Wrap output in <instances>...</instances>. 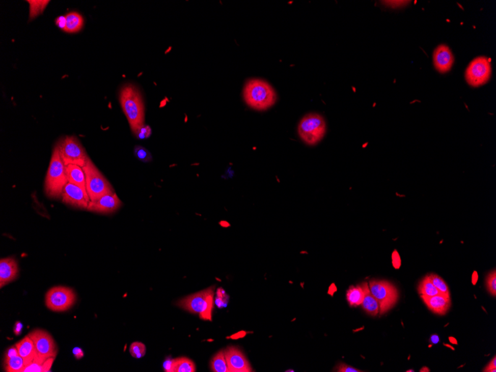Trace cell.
Returning a JSON list of instances; mask_svg holds the SVG:
<instances>
[{
    "label": "cell",
    "instance_id": "15",
    "mask_svg": "<svg viewBox=\"0 0 496 372\" xmlns=\"http://www.w3.org/2000/svg\"><path fill=\"white\" fill-rule=\"evenodd\" d=\"M455 58L451 49L446 45H440L435 48L433 54L434 67L437 72L444 74L451 70Z\"/></svg>",
    "mask_w": 496,
    "mask_h": 372
},
{
    "label": "cell",
    "instance_id": "13",
    "mask_svg": "<svg viewBox=\"0 0 496 372\" xmlns=\"http://www.w3.org/2000/svg\"><path fill=\"white\" fill-rule=\"evenodd\" d=\"M122 205V202L116 192H113L103 195L96 202H89L87 210L100 214H111L119 209Z\"/></svg>",
    "mask_w": 496,
    "mask_h": 372
},
{
    "label": "cell",
    "instance_id": "20",
    "mask_svg": "<svg viewBox=\"0 0 496 372\" xmlns=\"http://www.w3.org/2000/svg\"><path fill=\"white\" fill-rule=\"evenodd\" d=\"M66 173L68 182L78 186L87 193L86 175L81 166L74 164L68 165L66 166Z\"/></svg>",
    "mask_w": 496,
    "mask_h": 372
},
{
    "label": "cell",
    "instance_id": "38",
    "mask_svg": "<svg viewBox=\"0 0 496 372\" xmlns=\"http://www.w3.org/2000/svg\"><path fill=\"white\" fill-rule=\"evenodd\" d=\"M55 22H56V25H58V27H61V28H62L63 30H64L66 24V17L61 16V17H59L58 18H57Z\"/></svg>",
    "mask_w": 496,
    "mask_h": 372
},
{
    "label": "cell",
    "instance_id": "30",
    "mask_svg": "<svg viewBox=\"0 0 496 372\" xmlns=\"http://www.w3.org/2000/svg\"><path fill=\"white\" fill-rule=\"evenodd\" d=\"M429 276H430L431 280H432L434 285L435 286L436 289L447 297H450L448 286L447 285L444 279L436 274H431Z\"/></svg>",
    "mask_w": 496,
    "mask_h": 372
},
{
    "label": "cell",
    "instance_id": "2",
    "mask_svg": "<svg viewBox=\"0 0 496 372\" xmlns=\"http://www.w3.org/2000/svg\"><path fill=\"white\" fill-rule=\"evenodd\" d=\"M243 98L251 109L265 111L275 104L277 95L273 87L265 80L251 79L243 89Z\"/></svg>",
    "mask_w": 496,
    "mask_h": 372
},
{
    "label": "cell",
    "instance_id": "27",
    "mask_svg": "<svg viewBox=\"0 0 496 372\" xmlns=\"http://www.w3.org/2000/svg\"><path fill=\"white\" fill-rule=\"evenodd\" d=\"M210 368L214 372H230L225 359V352L221 351L214 356L210 363Z\"/></svg>",
    "mask_w": 496,
    "mask_h": 372
},
{
    "label": "cell",
    "instance_id": "9",
    "mask_svg": "<svg viewBox=\"0 0 496 372\" xmlns=\"http://www.w3.org/2000/svg\"><path fill=\"white\" fill-rule=\"evenodd\" d=\"M76 302L75 293L71 289L58 286L50 289L45 295L47 308L55 312L66 311Z\"/></svg>",
    "mask_w": 496,
    "mask_h": 372
},
{
    "label": "cell",
    "instance_id": "19",
    "mask_svg": "<svg viewBox=\"0 0 496 372\" xmlns=\"http://www.w3.org/2000/svg\"><path fill=\"white\" fill-rule=\"evenodd\" d=\"M165 371L168 372H195V363L186 357L173 359L164 363Z\"/></svg>",
    "mask_w": 496,
    "mask_h": 372
},
{
    "label": "cell",
    "instance_id": "10",
    "mask_svg": "<svg viewBox=\"0 0 496 372\" xmlns=\"http://www.w3.org/2000/svg\"><path fill=\"white\" fill-rule=\"evenodd\" d=\"M492 75L490 59L486 56H479L473 60L467 66L465 77L466 82L473 87H479L489 81Z\"/></svg>",
    "mask_w": 496,
    "mask_h": 372
},
{
    "label": "cell",
    "instance_id": "11",
    "mask_svg": "<svg viewBox=\"0 0 496 372\" xmlns=\"http://www.w3.org/2000/svg\"><path fill=\"white\" fill-rule=\"evenodd\" d=\"M35 344L37 357L43 360L55 358L58 349L56 344L48 332L43 330L37 329L27 334Z\"/></svg>",
    "mask_w": 496,
    "mask_h": 372
},
{
    "label": "cell",
    "instance_id": "28",
    "mask_svg": "<svg viewBox=\"0 0 496 372\" xmlns=\"http://www.w3.org/2000/svg\"><path fill=\"white\" fill-rule=\"evenodd\" d=\"M30 5V19L37 17L43 13L49 1H27Z\"/></svg>",
    "mask_w": 496,
    "mask_h": 372
},
{
    "label": "cell",
    "instance_id": "24",
    "mask_svg": "<svg viewBox=\"0 0 496 372\" xmlns=\"http://www.w3.org/2000/svg\"><path fill=\"white\" fill-rule=\"evenodd\" d=\"M364 290L362 285L351 287L347 291V300L351 306H358L364 299Z\"/></svg>",
    "mask_w": 496,
    "mask_h": 372
},
{
    "label": "cell",
    "instance_id": "34",
    "mask_svg": "<svg viewBox=\"0 0 496 372\" xmlns=\"http://www.w3.org/2000/svg\"><path fill=\"white\" fill-rule=\"evenodd\" d=\"M337 371L340 372H360L362 371H360V370L356 369V368H353V367L349 366V365H347L346 364H340L339 365L338 369Z\"/></svg>",
    "mask_w": 496,
    "mask_h": 372
},
{
    "label": "cell",
    "instance_id": "7",
    "mask_svg": "<svg viewBox=\"0 0 496 372\" xmlns=\"http://www.w3.org/2000/svg\"><path fill=\"white\" fill-rule=\"evenodd\" d=\"M57 147L59 150L61 159L66 166L74 164L82 168L85 166L89 156L77 137H65Z\"/></svg>",
    "mask_w": 496,
    "mask_h": 372
},
{
    "label": "cell",
    "instance_id": "43",
    "mask_svg": "<svg viewBox=\"0 0 496 372\" xmlns=\"http://www.w3.org/2000/svg\"><path fill=\"white\" fill-rule=\"evenodd\" d=\"M450 340H451V342H452V344H457L456 339H454L453 337H450Z\"/></svg>",
    "mask_w": 496,
    "mask_h": 372
},
{
    "label": "cell",
    "instance_id": "3",
    "mask_svg": "<svg viewBox=\"0 0 496 372\" xmlns=\"http://www.w3.org/2000/svg\"><path fill=\"white\" fill-rule=\"evenodd\" d=\"M66 165L60 155L58 147H55L51 155L49 166L45 181V192L50 198H61L63 189L68 184Z\"/></svg>",
    "mask_w": 496,
    "mask_h": 372
},
{
    "label": "cell",
    "instance_id": "16",
    "mask_svg": "<svg viewBox=\"0 0 496 372\" xmlns=\"http://www.w3.org/2000/svg\"><path fill=\"white\" fill-rule=\"evenodd\" d=\"M18 275V265L14 258L2 259L0 260V288L14 281Z\"/></svg>",
    "mask_w": 496,
    "mask_h": 372
},
{
    "label": "cell",
    "instance_id": "17",
    "mask_svg": "<svg viewBox=\"0 0 496 372\" xmlns=\"http://www.w3.org/2000/svg\"><path fill=\"white\" fill-rule=\"evenodd\" d=\"M423 300L428 308L430 309L434 313L439 315H444L447 313V310L450 308L451 302H450V297H447L444 294H438V295L433 296V297H425L421 296Z\"/></svg>",
    "mask_w": 496,
    "mask_h": 372
},
{
    "label": "cell",
    "instance_id": "40",
    "mask_svg": "<svg viewBox=\"0 0 496 372\" xmlns=\"http://www.w3.org/2000/svg\"><path fill=\"white\" fill-rule=\"evenodd\" d=\"M73 354H74V357H75L76 359H77V360H80V358H82V357H84V352H82V349L78 347L74 348V349H73Z\"/></svg>",
    "mask_w": 496,
    "mask_h": 372
},
{
    "label": "cell",
    "instance_id": "8",
    "mask_svg": "<svg viewBox=\"0 0 496 372\" xmlns=\"http://www.w3.org/2000/svg\"><path fill=\"white\" fill-rule=\"evenodd\" d=\"M369 290L379 304L380 314L393 308L398 300V291L395 286L387 281L372 280L369 282Z\"/></svg>",
    "mask_w": 496,
    "mask_h": 372
},
{
    "label": "cell",
    "instance_id": "14",
    "mask_svg": "<svg viewBox=\"0 0 496 372\" xmlns=\"http://www.w3.org/2000/svg\"><path fill=\"white\" fill-rule=\"evenodd\" d=\"M225 356L230 372L253 371L247 358L237 348H228L225 351Z\"/></svg>",
    "mask_w": 496,
    "mask_h": 372
},
{
    "label": "cell",
    "instance_id": "22",
    "mask_svg": "<svg viewBox=\"0 0 496 372\" xmlns=\"http://www.w3.org/2000/svg\"><path fill=\"white\" fill-rule=\"evenodd\" d=\"M66 24L64 32L67 33H76L80 32L84 25V18L77 12L69 13L66 16Z\"/></svg>",
    "mask_w": 496,
    "mask_h": 372
},
{
    "label": "cell",
    "instance_id": "35",
    "mask_svg": "<svg viewBox=\"0 0 496 372\" xmlns=\"http://www.w3.org/2000/svg\"><path fill=\"white\" fill-rule=\"evenodd\" d=\"M392 263H393L394 267H395L396 269H398L401 265V261H400V255H399L398 251L395 250L393 254H392Z\"/></svg>",
    "mask_w": 496,
    "mask_h": 372
},
{
    "label": "cell",
    "instance_id": "41",
    "mask_svg": "<svg viewBox=\"0 0 496 372\" xmlns=\"http://www.w3.org/2000/svg\"><path fill=\"white\" fill-rule=\"evenodd\" d=\"M430 342L432 344H437V342H439V336L436 335V334H434V335L431 336Z\"/></svg>",
    "mask_w": 496,
    "mask_h": 372
},
{
    "label": "cell",
    "instance_id": "23",
    "mask_svg": "<svg viewBox=\"0 0 496 372\" xmlns=\"http://www.w3.org/2000/svg\"><path fill=\"white\" fill-rule=\"evenodd\" d=\"M55 358H49L43 360L37 357L32 363H29L24 368L22 372H48L50 371Z\"/></svg>",
    "mask_w": 496,
    "mask_h": 372
},
{
    "label": "cell",
    "instance_id": "37",
    "mask_svg": "<svg viewBox=\"0 0 496 372\" xmlns=\"http://www.w3.org/2000/svg\"><path fill=\"white\" fill-rule=\"evenodd\" d=\"M17 355H19L17 348L16 347V346H13V347L10 348L9 350L7 351V352H6V358H9V357H12Z\"/></svg>",
    "mask_w": 496,
    "mask_h": 372
},
{
    "label": "cell",
    "instance_id": "26",
    "mask_svg": "<svg viewBox=\"0 0 496 372\" xmlns=\"http://www.w3.org/2000/svg\"><path fill=\"white\" fill-rule=\"evenodd\" d=\"M418 291L421 296H425V297H433V296L438 295V294H443L436 289L435 286L434 285L433 283L431 280L430 276H427L424 278V280L420 284Z\"/></svg>",
    "mask_w": 496,
    "mask_h": 372
},
{
    "label": "cell",
    "instance_id": "5",
    "mask_svg": "<svg viewBox=\"0 0 496 372\" xmlns=\"http://www.w3.org/2000/svg\"><path fill=\"white\" fill-rule=\"evenodd\" d=\"M82 169L86 175L87 194L90 202H96L103 195L115 192L113 186L100 172L89 157Z\"/></svg>",
    "mask_w": 496,
    "mask_h": 372
},
{
    "label": "cell",
    "instance_id": "32",
    "mask_svg": "<svg viewBox=\"0 0 496 372\" xmlns=\"http://www.w3.org/2000/svg\"><path fill=\"white\" fill-rule=\"evenodd\" d=\"M487 290L495 297L496 294V273L495 271L489 273L487 279Z\"/></svg>",
    "mask_w": 496,
    "mask_h": 372
},
{
    "label": "cell",
    "instance_id": "18",
    "mask_svg": "<svg viewBox=\"0 0 496 372\" xmlns=\"http://www.w3.org/2000/svg\"><path fill=\"white\" fill-rule=\"evenodd\" d=\"M15 346L17 348L19 355L24 359L26 365L33 362L38 357H37L35 344L29 335L21 339Z\"/></svg>",
    "mask_w": 496,
    "mask_h": 372
},
{
    "label": "cell",
    "instance_id": "25",
    "mask_svg": "<svg viewBox=\"0 0 496 372\" xmlns=\"http://www.w3.org/2000/svg\"><path fill=\"white\" fill-rule=\"evenodd\" d=\"M5 369L7 372H22L26 366L25 360L19 355L6 358Z\"/></svg>",
    "mask_w": 496,
    "mask_h": 372
},
{
    "label": "cell",
    "instance_id": "42",
    "mask_svg": "<svg viewBox=\"0 0 496 372\" xmlns=\"http://www.w3.org/2000/svg\"><path fill=\"white\" fill-rule=\"evenodd\" d=\"M478 280V274L477 273L474 272L473 275V284H476V281Z\"/></svg>",
    "mask_w": 496,
    "mask_h": 372
},
{
    "label": "cell",
    "instance_id": "12",
    "mask_svg": "<svg viewBox=\"0 0 496 372\" xmlns=\"http://www.w3.org/2000/svg\"><path fill=\"white\" fill-rule=\"evenodd\" d=\"M61 198L63 203L78 209L87 210L90 202L87 192L78 186L69 182L65 186Z\"/></svg>",
    "mask_w": 496,
    "mask_h": 372
},
{
    "label": "cell",
    "instance_id": "36",
    "mask_svg": "<svg viewBox=\"0 0 496 372\" xmlns=\"http://www.w3.org/2000/svg\"><path fill=\"white\" fill-rule=\"evenodd\" d=\"M484 371L486 372H495L496 371V359L495 357H493L492 361L489 363V365L484 368Z\"/></svg>",
    "mask_w": 496,
    "mask_h": 372
},
{
    "label": "cell",
    "instance_id": "31",
    "mask_svg": "<svg viewBox=\"0 0 496 372\" xmlns=\"http://www.w3.org/2000/svg\"><path fill=\"white\" fill-rule=\"evenodd\" d=\"M146 346L141 342H134L131 344L129 352L134 358H142L146 354Z\"/></svg>",
    "mask_w": 496,
    "mask_h": 372
},
{
    "label": "cell",
    "instance_id": "6",
    "mask_svg": "<svg viewBox=\"0 0 496 372\" xmlns=\"http://www.w3.org/2000/svg\"><path fill=\"white\" fill-rule=\"evenodd\" d=\"M214 287L192 294L178 302V306L194 313H199L202 320H212Z\"/></svg>",
    "mask_w": 496,
    "mask_h": 372
},
{
    "label": "cell",
    "instance_id": "4",
    "mask_svg": "<svg viewBox=\"0 0 496 372\" xmlns=\"http://www.w3.org/2000/svg\"><path fill=\"white\" fill-rule=\"evenodd\" d=\"M326 133V122L321 115L309 113L304 116L298 125V135L306 145L315 146Z\"/></svg>",
    "mask_w": 496,
    "mask_h": 372
},
{
    "label": "cell",
    "instance_id": "1",
    "mask_svg": "<svg viewBox=\"0 0 496 372\" xmlns=\"http://www.w3.org/2000/svg\"><path fill=\"white\" fill-rule=\"evenodd\" d=\"M119 100L129 127L135 135L137 131L144 126L145 109L142 94L135 85L127 84L123 87L120 91Z\"/></svg>",
    "mask_w": 496,
    "mask_h": 372
},
{
    "label": "cell",
    "instance_id": "21",
    "mask_svg": "<svg viewBox=\"0 0 496 372\" xmlns=\"http://www.w3.org/2000/svg\"><path fill=\"white\" fill-rule=\"evenodd\" d=\"M361 285L363 286L365 293L364 299L361 305L366 310V313L372 315V316H376V315L378 314L379 311H380L378 302L374 298V296L372 295V293L369 290V284L367 283H363Z\"/></svg>",
    "mask_w": 496,
    "mask_h": 372
},
{
    "label": "cell",
    "instance_id": "29",
    "mask_svg": "<svg viewBox=\"0 0 496 372\" xmlns=\"http://www.w3.org/2000/svg\"><path fill=\"white\" fill-rule=\"evenodd\" d=\"M134 156L144 163H149L152 161V156L150 152L142 146H136L134 149Z\"/></svg>",
    "mask_w": 496,
    "mask_h": 372
},
{
    "label": "cell",
    "instance_id": "39",
    "mask_svg": "<svg viewBox=\"0 0 496 372\" xmlns=\"http://www.w3.org/2000/svg\"><path fill=\"white\" fill-rule=\"evenodd\" d=\"M22 328H23V325L20 322H17L14 325V332L15 335H20L21 333H22Z\"/></svg>",
    "mask_w": 496,
    "mask_h": 372
},
{
    "label": "cell",
    "instance_id": "33",
    "mask_svg": "<svg viewBox=\"0 0 496 372\" xmlns=\"http://www.w3.org/2000/svg\"><path fill=\"white\" fill-rule=\"evenodd\" d=\"M151 134H152L151 128L149 126L144 125L137 131V133L135 134V136L139 139H146L148 138Z\"/></svg>",
    "mask_w": 496,
    "mask_h": 372
}]
</instances>
